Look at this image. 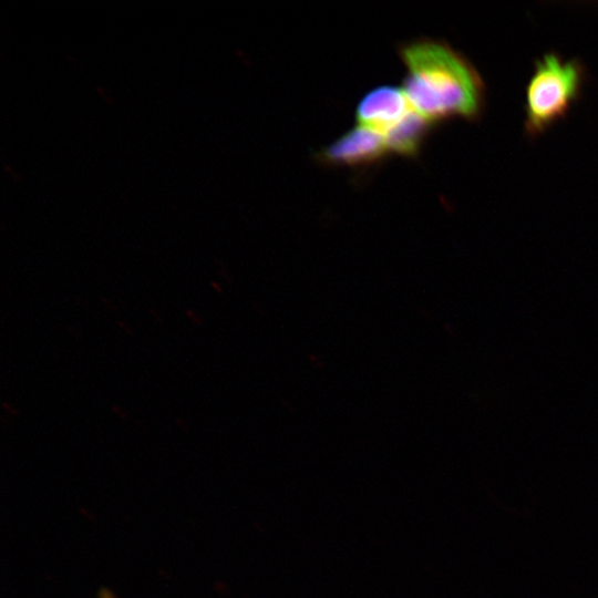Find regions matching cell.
Masks as SVG:
<instances>
[{
    "label": "cell",
    "mask_w": 598,
    "mask_h": 598,
    "mask_svg": "<svg viewBox=\"0 0 598 598\" xmlns=\"http://www.w3.org/2000/svg\"><path fill=\"white\" fill-rule=\"evenodd\" d=\"M402 89L412 109L433 126L451 120L476 122L486 105V85L472 62L444 40L401 42Z\"/></svg>",
    "instance_id": "obj_1"
},
{
    "label": "cell",
    "mask_w": 598,
    "mask_h": 598,
    "mask_svg": "<svg viewBox=\"0 0 598 598\" xmlns=\"http://www.w3.org/2000/svg\"><path fill=\"white\" fill-rule=\"evenodd\" d=\"M585 66L555 52L539 58L524 93V131L537 137L565 118L581 95Z\"/></svg>",
    "instance_id": "obj_2"
},
{
    "label": "cell",
    "mask_w": 598,
    "mask_h": 598,
    "mask_svg": "<svg viewBox=\"0 0 598 598\" xmlns=\"http://www.w3.org/2000/svg\"><path fill=\"white\" fill-rule=\"evenodd\" d=\"M390 155L383 134L367 126L355 125L315 154L326 166L362 168L375 165Z\"/></svg>",
    "instance_id": "obj_3"
},
{
    "label": "cell",
    "mask_w": 598,
    "mask_h": 598,
    "mask_svg": "<svg viewBox=\"0 0 598 598\" xmlns=\"http://www.w3.org/2000/svg\"><path fill=\"white\" fill-rule=\"evenodd\" d=\"M412 111L402 86L383 84L371 89L358 102L355 122L384 135Z\"/></svg>",
    "instance_id": "obj_4"
},
{
    "label": "cell",
    "mask_w": 598,
    "mask_h": 598,
    "mask_svg": "<svg viewBox=\"0 0 598 598\" xmlns=\"http://www.w3.org/2000/svg\"><path fill=\"white\" fill-rule=\"evenodd\" d=\"M434 126L414 110L395 127L384 134L390 154L415 157Z\"/></svg>",
    "instance_id": "obj_5"
},
{
    "label": "cell",
    "mask_w": 598,
    "mask_h": 598,
    "mask_svg": "<svg viewBox=\"0 0 598 598\" xmlns=\"http://www.w3.org/2000/svg\"><path fill=\"white\" fill-rule=\"evenodd\" d=\"M97 598H114V596L109 589L103 588L100 590Z\"/></svg>",
    "instance_id": "obj_6"
}]
</instances>
